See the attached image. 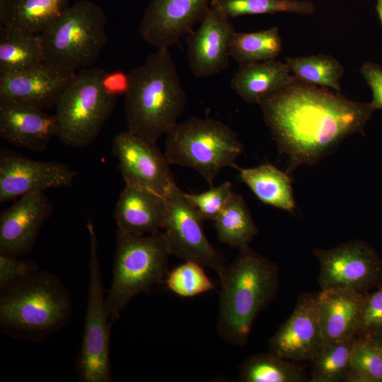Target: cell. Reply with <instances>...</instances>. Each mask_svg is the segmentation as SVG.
Wrapping results in <instances>:
<instances>
[{"instance_id":"1","label":"cell","mask_w":382,"mask_h":382,"mask_svg":"<svg viewBox=\"0 0 382 382\" xmlns=\"http://www.w3.org/2000/svg\"><path fill=\"white\" fill-rule=\"evenodd\" d=\"M265 124L290 168L320 160L346 137L362 132L375 109L327 88L295 80L260 103Z\"/></svg>"},{"instance_id":"2","label":"cell","mask_w":382,"mask_h":382,"mask_svg":"<svg viewBox=\"0 0 382 382\" xmlns=\"http://www.w3.org/2000/svg\"><path fill=\"white\" fill-rule=\"evenodd\" d=\"M125 109L127 131L153 142L177 123L187 101L169 49L156 50L129 72Z\"/></svg>"},{"instance_id":"3","label":"cell","mask_w":382,"mask_h":382,"mask_svg":"<svg viewBox=\"0 0 382 382\" xmlns=\"http://www.w3.org/2000/svg\"><path fill=\"white\" fill-rule=\"evenodd\" d=\"M219 277L218 335L229 344L244 346L257 315L277 293L278 267L248 245L239 249Z\"/></svg>"},{"instance_id":"4","label":"cell","mask_w":382,"mask_h":382,"mask_svg":"<svg viewBox=\"0 0 382 382\" xmlns=\"http://www.w3.org/2000/svg\"><path fill=\"white\" fill-rule=\"evenodd\" d=\"M1 291V328L13 337H42L64 326L71 317L69 294L49 272L37 270Z\"/></svg>"},{"instance_id":"5","label":"cell","mask_w":382,"mask_h":382,"mask_svg":"<svg viewBox=\"0 0 382 382\" xmlns=\"http://www.w3.org/2000/svg\"><path fill=\"white\" fill-rule=\"evenodd\" d=\"M116 235L112 280L105 297L111 324L132 298L163 283L171 255L161 230L132 235L117 228Z\"/></svg>"},{"instance_id":"6","label":"cell","mask_w":382,"mask_h":382,"mask_svg":"<svg viewBox=\"0 0 382 382\" xmlns=\"http://www.w3.org/2000/svg\"><path fill=\"white\" fill-rule=\"evenodd\" d=\"M243 151L237 134L211 118L191 117L166 134L164 154L169 164L194 169L210 187L221 170L234 167Z\"/></svg>"},{"instance_id":"7","label":"cell","mask_w":382,"mask_h":382,"mask_svg":"<svg viewBox=\"0 0 382 382\" xmlns=\"http://www.w3.org/2000/svg\"><path fill=\"white\" fill-rule=\"evenodd\" d=\"M106 15L89 0L69 6L58 21L40 35L44 62L76 72L91 67L107 42Z\"/></svg>"},{"instance_id":"8","label":"cell","mask_w":382,"mask_h":382,"mask_svg":"<svg viewBox=\"0 0 382 382\" xmlns=\"http://www.w3.org/2000/svg\"><path fill=\"white\" fill-rule=\"evenodd\" d=\"M106 71L89 67L76 72L55 105L56 137L64 145L89 146L112 115L117 98L108 94L101 81Z\"/></svg>"},{"instance_id":"9","label":"cell","mask_w":382,"mask_h":382,"mask_svg":"<svg viewBox=\"0 0 382 382\" xmlns=\"http://www.w3.org/2000/svg\"><path fill=\"white\" fill-rule=\"evenodd\" d=\"M90 243L88 288L81 348L76 374L81 382L112 381L110 338L111 323L105 306L98 238L91 221L87 224Z\"/></svg>"},{"instance_id":"10","label":"cell","mask_w":382,"mask_h":382,"mask_svg":"<svg viewBox=\"0 0 382 382\" xmlns=\"http://www.w3.org/2000/svg\"><path fill=\"white\" fill-rule=\"evenodd\" d=\"M165 197L167 211L162 231L170 255L197 262L220 274L225 265L221 254L205 236L204 219L177 185Z\"/></svg>"},{"instance_id":"11","label":"cell","mask_w":382,"mask_h":382,"mask_svg":"<svg viewBox=\"0 0 382 382\" xmlns=\"http://www.w3.org/2000/svg\"><path fill=\"white\" fill-rule=\"evenodd\" d=\"M321 289L349 288L366 294L382 283V260L368 243L355 240L335 248L314 249Z\"/></svg>"},{"instance_id":"12","label":"cell","mask_w":382,"mask_h":382,"mask_svg":"<svg viewBox=\"0 0 382 382\" xmlns=\"http://www.w3.org/2000/svg\"><path fill=\"white\" fill-rule=\"evenodd\" d=\"M76 175V171L66 163L36 161L1 148L0 203L35 192L71 187Z\"/></svg>"},{"instance_id":"13","label":"cell","mask_w":382,"mask_h":382,"mask_svg":"<svg viewBox=\"0 0 382 382\" xmlns=\"http://www.w3.org/2000/svg\"><path fill=\"white\" fill-rule=\"evenodd\" d=\"M112 148L126 185L144 187L164 197L176 185L165 154L156 142L127 130L115 135Z\"/></svg>"},{"instance_id":"14","label":"cell","mask_w":382,"mask_h":382,"mask_svg":"<svg viewBox=\"0 0 382 382\" xmlns=\"http://www.w3.org/2000/svg\"><path fill=\"white\" fill-rule=\"evenodd\" d=\"M212 0H151L139 33L156 50L169 49L193 30L210 8Z\"/></svg>"},{"instance_id":"15","label":"cell","mask_w":382,"mask_h":382,"mask_svg":"<svg viewBox=\"0 0 382 382\" xmlns=\"http://www.w3.org/2000/svg\"><path fill=\"white\" fill-rule=\"evenodd\" d=\"M235 32L230 18L210 6L187 37L189 66L195 77H209L228 68Z\"/></svg>"},{"instance_id":"16","label":"cell","mask_w":382,"mask_h":382,"mask_svg":"<svg viewBox=\"0 0 382 382\" xmlns=\"http://www.w3.org/2000/svg\"><path fill=\"white\" fill-rule=\"evenodd\" d=\"M318 294H301L286 320L269 340L270 352L292 361H311L324 342Z\"/></svg>"},{"instance_id":"17","label":"cell","mask_w":382,"mask_h":382,"mask_svg":"<svg viewBox=\"0 0 382 382\" xmlns=\"http://www.w3.org/2000/svg\"><path fill=\"white\" fill-rule=\"evenodd\" d=\"M53 205L44 192L25 195L0 214V254L20 257L29 253Z\"/></svg>"},{"instance_id":"18","label":"cell","mask_w":382,"mask_h":382,"mask_svg":"<svg viewBox=\"0 0 382 382\" xmlns=\"http://www.w3.org/2000/svg\"><path fill=\"white\" fill-rule=\"evenodd\" d=\"M75 75L44 62L23 71L0 74V100L51 108Z\"/></svg>"},{"instance_id":"19","label":"cell","mask_w":382,"mask_h":382,"mask_svg":"<svg viewBox=\"0 0 382 382\" xmlns=\"http://www.w3.org/2000/svg\"><path fill=\"white\" fill-rule=\"evenodd\" d=\"M56 134L54 115L26 103L0 100V136L6 142L42 152Z\"/></svg>"},{"instance_id":"20","label":"cell","mask_w":382,"mask_h":382,"mask_svg":"<svg viewBox=\"0 0 382 382\" xmlns=\"http://www.w3.org/2000/svg\"><path fill=\"white\" fill-rule=\"evenodd\" d=\"M166 197L144 187L126 185L115 205L117 229L132 235H144L163 229Z\"/></svg>"},{"instance_id":"21","label":"cell","mask_w":382,"mask_h":382,"mask_svg":"<svg viewBox=\"0 0 382 382\" xmlns=\"http://www.w3.org/2000/svg\"><path fill=\"white\" fill-rule=\"evenodd\" d=\"M364 294L349 288L321 289L318 310L323 341H342L359 332Z\"/></svg>"},{"instance_id":"22","label":"cell","mask_w":382,"mask_h":382,"mask_svg":"<svg viewBox=\"0 0 382 382\" xmlns=\"http://www.w3.org/2000/svg\"><path fill=\"white\" fill-rule=\"evenodd\" d=\"M295 80L287 64L274 59L239 65L231 78V88L243 100L259 105Z\"/></svg>"},{"instance_id":"23","label":"cell","mask_w":382,"mask_h":382,"mask_svg":"<svg viewBox=\"0 0 382 382\" xmlns=\"http://www.w3.org/2000/svg\"><path fill=\"white\" fill-rule=\"evenodd\" d=\"M239 172L242 181L262 202L293 212L295 200L289 175L272 164L253 168L233 167Z\"/></svg>"},{"instance_id":"24","label":"cell","mask_w":382,"mask_h":382,"mask_svg":"<svg viewBox=\"0 0 382 382\" xmlns=\"http://www.w3.org/2000/svg\"><path fill=\"white\" fill-rule=\"evenodd\" d=\"M69 0H13L0 26L41 35L69 8Z\"/></svg>"},{"instance_id":"25","label":"cell","mask_w":382,"mask_h":382,"mask_svg":"<svg viewBox=\"0 0 382 382\" xmlns=\"http://www.w3.org/2000/svg\"><path fill=\"white\" fill-rule=\"evenodd\" d=\"M44 62L40 35L0 26V74H13Z\"/></svg>"},{"instance_id":"26","label":"cell","mask_w":382,"mask_h":382,"mask_svg":"<svg viewBox=\"0 0 382 382\" xmlns=\"http://www.w3.org/2000/svg\"><path fill=\"white\" fill-rule=\"evenodd\" d=\"M213 221L219 240L232 248L248 246L258 232L243 197L234 192Z\"/></svg>"},{"instance_id":"27","label":"cell","mask_w":382,"mask_h":382,"mask_svg":"<svg viewBox=\"0 0 382 382\" xmlns=\"http://www.w3.org/2000/svg\"><path fill=\"white\" fill-rule=\"evenodd\" d=\"M241 382L308 381L303 369L295 361L269 352L257 354L243 361L239 367Z\"/></svg>"},{"instance_id":"28","label":"cell","mask_w":382,"mask_h":382,"mask_svg":"<svg viewBox=\"0 0 382 382\" xmlns=\"http://www.w3.org/2000/svg\"><path fill=\"white\" fill-rule=\"evenodd\" d=\"M282 50V40L276 26L252 33L236 31L230 57L239 65L274 59Z\"/></svg>"},{"instance_id":"29","label":"cell","mask_w":382,"mask_h":382,"mask_svg":"<svg viewBox=\"0 0 382 382\" xmlns=\"http://www.w3.org/2000/svg\"><path fill=\"white\" fill-rule=\"evenodd\" d=\"M285 63L294 78L308 84L341 91L340 79L345 74L342 65L327 54L286 57Z\"/></svg>"},{"instance_id":"30","label":"cell","mask_w":382,"mask_h":382,"mask_svg":"<svg viewBox=\"0 0 382 382\" xmlns=\"http://www.w3.org/2000/svg\"><path fill=\"white\" fill-rule=\"evenodd\" d=\"M355 338L342 341H324L310 361L312 362L310 381H346Z\"/></svg>"},{"instance_id":"31","label":"cell","mask_w":382,"mask_h":382,"mask_svg":"<svg viewBox=\"0 0 382 382\" xmlns=\"http://www.w3.org/2000/svg\"><path fill=\"white\" fill-rule=\"evenodd\" d=\"M210 6L228 18L280 12L311 15L315 11L313 4L304 0H212Z\"/></svg>"},{"instance_id":"32","label":"cell","mask_w":382,"mask_h":382,"mask_svg":"<svg viewBox=\"0 0 382 382\" xmlns=\"http://www.w3.org/2000/svg\"><path fill=\"white\" fill-rule=\"evenodd\" d=\"M347 382H382V355L366 335H357L349 360Z\"/></svg>"},{"instance_id":"33","label":"cell","mask_w":382,"mask_h":382,"mask_svg":"<svg viewBox=\"0 0 382 382\" xmlns=\"http://www.w3.org/2000/svg\"><path fill=\"white\" fill-rule=\"evenodd\" d=\"M204 266L192 261L168 271L163 284L175 294L184 298L193 297L214 289V285L204 272Z\"/></svg>"},{"instance_id":"34","label":"cell","mask_w":382,"mask_h":382,"mask_svg":"<svg viewBox=\"0 0 382 382\" xmlns=\"http://www.w3.org/2000/svg\"><path fill=\"white\" fill-rule=\"evenodd\" d=\"M232 184L224 182L201 193H185L187 199L205 220L214 221L231 198Z\"/></svg>"},{"instance_id":"35","label":"cell","mask_w":382,"mask_h":382,"mask_svg":"<svg viewBox=\"0 0 382 382\" xmlns=\"http://www.w3.org/2000/svg\"><path fill=\"white\" fill-rule=\"evenodd\" d=\"M380 332H382V283L371 293L364 294L358 335Z\"/></svg>"},{"instance_id":"36","label":"cell","mask_w":382,"mask_h":382,"mask_svg":"<svg viewBox=\"0 0 382 382\" xmlns=\"http://www.w3.org/2000/svg\"><path fill=\"white\" fill-rule=\"evenodd\" d=\"M19 257L0 254V289L24 279L38 270L32 261L21 260Z\"/></svg>"},{"instance_id":"37","label":"cell","mask_w":382,"mask_h":382,"mask_svg":"<svg viewBox=\"0 0 382 382\" xmlns=\"http://www.w3.org/2000/svg\"><path fill=\"white\" fill-rule=\"evenodd\" d=\"M361 73L372 92L370 103L375 110H382V67L374 62H366L361 67Z\"/></svg>"},{"instance_id":"38","label":"cell","mask_w":382,"mask_h":382,"mask_svg":"<svg viewBox=\"0 0 382 382\" xmlns=\"http://www.w3.org/2000/svg\"><path fill=\"white\" fill-rule=\"evenodd\" d=\"M101 84L103 90L109 95L117 98L125 96L129 88V76L121 70L105 71Z\"/></svg>"},{"instance_id":"39","label":"cell","mask_w":382,"mask_h":382,"mask_svg":"<svg viewBox=\"0 0 382 382\" xmlns=\"http://www.w3.org/2000/svg\"><path fill=\"white\" fill-rule=\"evenodd\" d=\"M13 0H0V23L4 20Z\"/></svg>"},{"instance_id":"40","label":"cell","mask_w":382,"mask_h":382,"mask_svg":"<svg viewBox=\"0 0 382 382\" xmlns=\"http://www.w3.org/2000/svg\"><path fill=\"white\" fill-rule=\"evenodd\" d=\"M366 335L369 338H371V340L376 345V347H378V349H379L382 355V332L376 333V334H371V335Z\"/></svg>"},{"instance_id":"41","label":"cell","mask_w":382,"mask_h":382,"mask_svg":"<svg viewBox=\"0 0 382 382\" xmlns=\"http://www.w3.org/2000/svg\"><path fill=\"white\" fill-rule=\"evenodd\" d=\"M376 11L378 13L380 23L382 25V0H377Z\"/></svg>"}]
</instances>
